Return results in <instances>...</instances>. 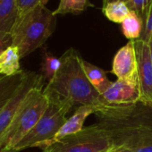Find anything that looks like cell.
Returning <instances> with one entry per match:
<instances>
[{
    "mask_svg": "<svg viewBox=\"0 0 152 152\" xmlns=\"http://www.w3.org/2000/svg\"><path fill=\"white\" fill-rule=\"evenodd\" d=\"M61 65L43 90L48 99L63 100L74 106H103L99 93L89 82L83 68V58L73 48L60 57Z\"/></svg>",
    "mask_w": 152,
    "mask_h": 152,
    "instance_id": "6da1fadb",
    "label": "cell"
},
{
    "mask_svg": "<svg viewBox=\"0 0 152 152\" xmlns=\"http://www.w3.org/2000/svg\"><path fill=\"white\" fill-rule=\"evenodd\" d=\"M98 125L120 146H130L140 135L152 131V107L138 102L125 106H104L96 113Z\"/></svg>",
    "mask_w": 152,
    "mask_h": 152,
    "instance_id": "7a4b0ae2",
    "label": "cell"
},
{
    "mask_svg": "<svg viewBox=\"0 0 152 152\" xmlns=\"http://www.w3.org/2000/svg\"><path fill=\"white\" fill-rule=\"evenodd\" d=\"M56 18L45 5H39L27 15L19 17L12 31V45L23 58L45 44L53 34Z\"/></svg>",
    "mask_w": 152,
    "mask_h": 152,
    "instance_id": "3957f363",
    "label": "cell"
},
{
    "mask_svg": "<svg viewBox=\"0 0 152 152\" xmlns=\"http://www.w3.org/2000/svg\"><path fill=\"white\" fill-rule=\"evenodd\" d=\"M48 106L43 88L32 90L0 139V152H10L37 124Z\"/></svg>",
    "mask_w": 152,
    "mask_h": 152,
    "instance_id": "277c9868",
    "label": "cell"
},
{
    "mask_svg": "<svg viewBox=\"0 0 152 152\" xmlns=\"http://www.w3.org/2000/svg\"><path fill=\"white\" fill-rule=\"evenodd\" d=\"M72 105L63 100L48 99V106L33 129L10 152H20L32 147L40 148L51 140L67 120L66 115Z\"/></svg>",
    "mask_w": 152,
    "mask_h": 152,
    "instance_id": "5b68a950",
    "label": "cell"
},
{
    "mask_svg": "<svg viewBox=\"0 0 152 152\" xmlns=\"http://www.w3.org/2000/svg\"><path fill=\"white\" fill-rule=\"evenodd\" d=\"M117 147L111 136L96 124L64 137L42 152H109Z\"/></svg>",
    "mask_w": 152,
    "mask_h": 152,
    "instance_id": "8992f818",
    "label": "cell"
},
{
    "mask_svg": "<svg viewBox=\"0 0 152 152\" xmlns=\"http://www.w3.org/2000/svg\"><path fill=\"white\" fill-rule=\"evenodd\" d=\"M44 81V77L41 73L26 71V75L23 81L14 96L0 112V139L6 132L30 92L36 88H43Z\"/></svg>",
    "mask_w": 152,
    "mask_h": 152,
    "instance_id": "52a82bcc",
    "label": "cell"
},
{
    "mask_svg": "<svg viewBox=\"0 0 152 152\" xmlns=\"http://www.w3.org/2000/svg\"><path fill=\"white\" fill-rule=\"evenodd\" d=\"M137 64L140 102L152 107V63L148 42L138 39L134 40Z\"/></svg>",
    "mask_w": 152,
    "mask_h": 152,
    "instance_id": "ba28073f",
    "label": "cell"
},
{
    "mask_svg": "<svg viewBox=\"0 0 152 152\" xmlns=\"http://www.w3.org/2000/svg\"><path fill=\"white\" fill-rule=\"evenodd\" d=\"M99 102L103 106H125L140 102L138 83L116 80L100 94Z\"/></svg>",
    "mask_w": 152,
    "mask_h": 152,
    "instance_id": "9c48e42d",
    "label": "cell"
},
{
    "mask_svg": "<svg viewBox=\"0 0 152 152\" xmlns=\"http://www.w3.org/2000/svg\"><path fill=\"white\" fill-rule=\"evenodd\" d=\"M138 64L134 40H129L115 55L111 72L117 80L128 81L138 83Z\"/></svg>",
    "mask_w": 152,
    "mask_h": 152,
    "instance_id": "30bf717a",
    "label": "cell"
},
{
    "mask_svg": "<svg viewBox=\"0 0 152 152\" xmlns=\"http://www.w3.org/2000/svg\"><path fill=\"white\" fill-rule=\"evenodd\" d=\"M103 107L104 106H95V105L79 107L75 110V112L72 114V115L71 117L67 118V120L63 124V126L59 129V131L56 132L55 137L51 140L44 143L39 148H41L43 150L46 148H48V146L61 140L62 139H64V137H66L68 135L79 132L80 131H82L84 128L83 124H84L85 120L87 119V117L93 113L96 114L100 109H102Z\"/></svg>",
    "mask_w": 152,
    "mask_h": 152,
    "instance_id": "8fae6325",
    "label": "cell"
},
{
    "mask_svg": "<svg viewBox=\"0 0 152 152\" xmlns=\"http://www.w3.org/2000/svg\"><path fill=\"white\" fill-rule=\"evenodd\" d=\"M21 56L19 49L11 45L0 53V75L2 76H14L20 73Z\"/></svg>",
    "mask_w": 152,
    "mask_h": 152,
    "instance_id": "7c38bea8",
    "label": "cell"
},
{
    "mask_svg": "<svg viewBox=\"0 0 152 152\" xmlns=\"http://www.w3.org/2000/svg\"><path fill=\"white\" fill-rule=\"evenodd\" d=\"M25 75L26 71L23 70L14 76H0V112L14 96Z\"/></svg>",
    "mask_w": 152,
    "mask_h": 152,
    "instance_id": "4fadbf2b",
    "label": "cell"
},
{
    "mask_svg": "<svg viewBox=\"0 0 152 152\" xmlns=\"http://www.w3.org/2000/svg\"><path fill=\"white\" fill-rule=\"evenodd\" d=\"M17 19L16 0H0V32L11 34Z\"/></svg>",
    "mask_w": 152,
    "mask_h": 152,
    "instance_id": "5bb4252c",
    "label": "cell"
},
{
    "mask_svg": "<svg viewBox=\"0 0 152 152\" xmlns=\"http://www.w3.org/2000/svg\"><path fill=\"white\" fill-rule=\"evenodd\" d=\"M83 68L89 82L99 95L104 93L112 84V82L108 80L107 72L103 69L84 60H83Z\"/></svg>",
    "mask_w": 152,
    "mask_h": 152,
    "instance_id": "9a60e30c",
    "label": "cell"
},
{
    "mask_svg": "<svg viewBox=\"0 0 152 152\" xmlns=\"http://www.w3.org/2000/svg\"><path fill=\"white\" fill-rule=\"evenodd\" d=\"M121 26L123 34L129 40L140 39L143 31V20L136 13L131 11L121 23Z\"/></svg>",
    "mask_w": 152,
    "mask_h": 152,
    "instance_id": "2e32d148",
    "label": "cell"
},
{
    "mask_svg": "<svg viewBox=\"0 0 152 152\" xmlns=\"http://www.w3.org/2000/svg\"><path fill=\"white\" fill-rule=\"evenodd\" d=\"M102 11L105 16L109 21L116 23H122L131 12V10L124 1L110 2L103 5Z\"/></svg>",
    "mask_w": 152,
    "mask_h": 152,
    "instance_id": "e0dca14e",
    "label": "cell"
},
{
    "mask_svg": "<svg viewBox=\"0 0 152 152\" xmlns=\"http://www.w3.org/2000/svg\"><path fill=\"white\" fill-rule=\"evenodd\" d=\"M91 4L89 0H60L57 8L53 12L54 15H80L84 12Z\"/></svg>",
    "mask_w": 152,
    "mask_h": 152,
    "instance_id": "ac0fdd59",
    "label": "cell"
},
{
    "mask_svg": "<svg viewBox=\"0 0 152 152\" xmlns=\"http://www.w3.org/2000/svg\"><path fill=\"white\" fill-rule=\"evenodd\" d=\"M61 65V59L55 56L49 52H45L42 56V64L40 73L44 77V80L50 81L56 72L58 71Z\"/></svg>",
    "mask_w": 152,
    "mask_h": 152,
    "instance_id": "d6986e66",
    "label": "cell"
},
{
    "mask_svg": "<svg viewBox=\"0 0 152 152\" xmlns=\"http://www.w3.org/2000/svg\"><path fill=\"white\" fill-rule=\"evenodd\" d=\"M128 147L133 152H152V131L140 135Z\"/></svg>",
    "mask_w": 152,
    "mask_h": 152,
    "instance_id": "ffe728a7",
    "label": "cell"
},
{
    "mask_svg": "<svg viewBox=\"0 0 152 152\" xmlns=\"http://www.w3.org/2000/svg\"><path fill=\"white\" fill-rule=\"evenodd\" d=\"M124 2L131 11L136 13L144 20L152 0H125Z\"/></svg>",
    "mask_w": 152,
    "mask_h": 152,
    "instance_id": "44dd1931",
    "label": "cell"
},
{
    "mask_svg": "<svg viewBox=\"0 0 152 152\" xmlns=\"http://www.w3.org/2000/svg\"><path fill=\"white\" fill-rule=\"evenodd\" d=\"M48 2V0H16V6L18 9V18L27 15L39 5L46 6Z\"/></svg>",
    "mask_w": 152,
    "mask_h": 152,
    "instance_id": "7402d4cb",
    "label": "cell"
},
{
    "mask_svg": "<svg viewBox=\"0 0 152 152\" xmlns=\"http://www.w3.org/2000/svg\"><path fill=\"white\" fill-rule=\"evenodd\" d=\"M151 35H152V3L143 20V31L140 39L147 42Z\"/></svg>",
    "mask_w": 152,
    "mask_h": 152,
    "instance_id": "603a6c76",
    "label": "cell"
},
{
    "mask_svg": "<svg viewBox=\"0 0 152 152\" xmlns=\"http://www.w3.org/2000/svg\"><path fill=\"white\" fill-rule=\"evenodd\" d=\"M13 43L12 41V35L9 33L0 32V53L5 50L7 47L11 46ZM2 76V75H0Z\"/></svg>",
    "mask_w": 152,
    "mask_h": 152,
    "instance_id": "cb8c5ba5",
    "label": "cell"
},
{
    "mask_svg": "<svg viewBox=\"0 0 152 152\" xmlns=\"http://www.w3.org/2000/svg\"><path fill=\"white\" fill-rule=\"evenodd\" d=\"M109 152H133V150L129 148V147H126V146H120V147H117L116 148L109 151Z\"/></svg>",
    "mask_w": 152,
    "mask_h": 152,
    "instance_id": "d4e9b609",
    "label": "cell"
},
{
    "mask_svg": "<svg viewBox=\"0 0 152 152\" xmlns=\"http://www.w3.org/2000/svg\"><path fill=\"white\" fill-rule=\"evenodd\" d=\"M149 47V52H150V58H151V63H152V35L150 36V38L148 39V40L147 41Z\"/></svg>",
    "mask_w": 152,
    "mask_h": 152,
    "instance_id": "484cf974",
    "label": "cell"
},
{
    "mask_svg": "<svg viewBox=\"0 0 152 152\" xmlns=\"http://www.w3.org/2000/svg\"><path fill=\"white\" fill-rule=\"evenodd\" d=\"M115 1H125V0H104L103 1V5H106L107 3H110V2H115Z\"/></svg>",
    "mask_w": 152,
    "mask_h": 152,
    "instance_id": "4316f807",
    "label": "cell"
}]
</instances>
